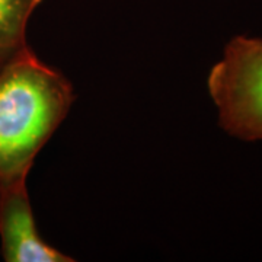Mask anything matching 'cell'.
<instances>
[{"instance_id":"7a4b0ae2","label":"cell","mask_w":262,"mask_h":262,"mask_svg":"<svg viewBox=\"0 0 262 262\" xmlns=\"http://www.w3.org/2000/svg\"><path fill=\"white\" fill-rule=\"evenodd\" d=\"M220 127L236 139L262 140V39L234 37L208 75Z\"/></svg>"},{"instance_id":"6da1fadb","label":"cell","mask_w":262,"mask_h":262,"mask_svg":"<svg viewBox=\"0 0 262 262\" xmlns=\"http://www.w3.org/2000/svg\"><path fill=\"white\" fill-rule=\"evenodd\" d=\"M73 101L70 82L29 47L0 66V185L27 181Z\"/></svg>"},{"instance_id":"3957f363","label":"cell","mask_w":262,"mask_h":262,"mask_svg":"<svg viewBox=\"0 0 262 262\" xmlns=\"http://www.w3.org/2000/svg\"><path fill=\"white\" fill-rule=\"evenodd\" d=\"M2 255L8 262H72L38 233L29 203L27 181L0 185Z\"/></svg>"},{"instance_id":"277c9868","label":"cell","mask_w":262,"mask_h":262,"mask_svg":"<svg viewBox=\"0 0 262 262\" xmlns=\"http://www.w3.org/2000/svg\"><path fill=\"white\" fill-rule=\"evenodd\" d=\"M42 0H0V66L28 48L27 25Z\"/></svg>"}]
</instances>
